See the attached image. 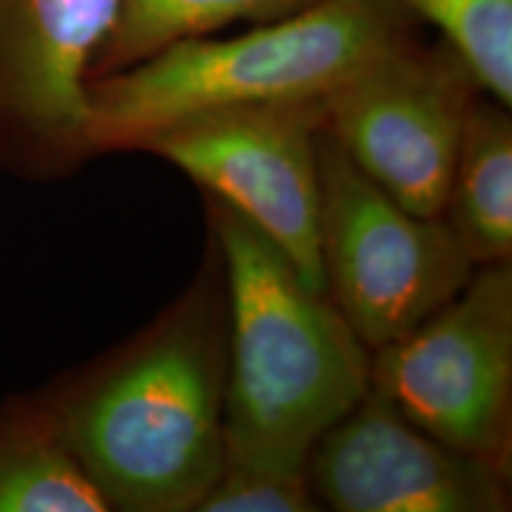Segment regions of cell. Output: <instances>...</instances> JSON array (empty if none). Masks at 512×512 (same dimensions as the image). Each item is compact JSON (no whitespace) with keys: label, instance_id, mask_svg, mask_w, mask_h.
<instances>
[{"label":"cell","instance_id":"obj_1","mask_svg":"<svg viewBox=\"0 0 512 512\" xmlns=\"http://www.w3.org/2000/svg\"><path fill=\"white\" fill-rule=\"evenodd\" d=\"M226 387V268L207 230L174 302L38 394L110 510L195 512L226 458Z\"/></svg>","mask_w":512,"mask_h":512},{"label":"cell","instance_id":"obj_2","mask_svg":"<svg viewBox=\"0 0 512 512\" xmlns=\"http://www.w3.org/2000/svg\"><path fill=\"white\" fill-rule=\"evenodd\" d=\"M202 197L228 287L223 460L306 472L318 439L370 389V351L283 249L219 197Z\"/></svg>","mask_w":512,"mask_h":512},{"label":"cell","instance_id":"obj_3","mask_svg":"<svg viewBox=\"0 0 512 512\" xmlns=\"http://www.w3.org/2000/svg\"><path fill=\"white\" fill-rule=\"evenodd\" d=\"M399 0H313L233 38L176 41L121 72L88 81L93 157L192 114L242 105L325 100L377 55L418 36Z\"/></svg>","mask_w":512,"mask_h":512},{"label":"cell","instance_id":"obj_4","mask_svg":"<svg viewBox=\"0 0 512 512\" xmlns=\"http://www.w3.org/2000/svg\"><path fill=\"white\" fill-rule=\"evenodd\" d=\"M316 152L325 294L375 351L451 302L475 264L444 216L413 214L396 202L325 128Z\"/></svg>","mask_w":512,"mask_h":512},{"label":"cell","instance_id":"obj_5","mask_svg":"<svg viewBox=\"0 0 512 512\" xmlns=\"http://www.w3.org/2000/svg\"><path fill=\"white\" fill-rule=\"evenodd\" d=\"M370 389L441 444L512 472V261L370 351Z\"/></svg>","mask_w":512,"mask_h":512},{"label":"cell","instance_id":"obj_6","mask_svg":"<svg viewBox=\"0 0 512 512\" xmlns=\"http://www.w3.org/2000/svg\"><path fill=\"white\" fill-rule=\"evenodd\" d=\"M475 76L446 41L408 38L323 100V128L358 169L420 216H441Z\"/></svg>","mask_w":512,"mask_h":512},{"label":"cell","instance_id":"obj_7","mask_svg":"<svg viewBox=\"0 0 512 512\" xmlns=\"http://www.w3.org/2000/svg\"><path fill=\"white\" fill-rule=\"evenodd\" d=\"M323 100L223 107L192 114L140 140L259 228L306 285L325 292L320 268L316 140Z\"/></svg>","mask_w":512,"mask_h":512},{"label":"cell","instance_id":"obj_8","mask_svg":"<svg viewBox=\"0 0 512 512\" xmlns=\"http://www.w3.org/2000/svg\"><path fill=\"white\" fill-rule=\"evenodd\" d=\"M117 0H0V171L67 181L93 159L88 81Z\"/></svg>","mask_w":512,"mask_h":512},{"label":"cell","instance_id":"obj_9","mask_svg":"<svg viewBox=\"0 0 512 512\" xmlns=\"http://www.w3.org/2000/svg\"><path fill=\"white\" fill-rule=\"evenodd\" d=\"M306 479L337 512L510 510V470L441 444L375 389L318 439Z\"/></svg>","mask_w":512,"mask_h":512},{"label":"cell","instance_id":"obj_10","mask_svg":"<svg viewBox=\"0 0 512 512\" xmlns=\"http://www.w3.org/2000/svg\"><path fill=\"white\" fill-rule=\"evenodd\" d=\"M441 216L475 268L512 261V117L486 93L467 117Z\"/></svg>","mask_w":512,"mask_h":512},{"label":"cell","instance_id":"obj_11","mask_svg":"<svg viewBox=\"0 0 512 512\" xmlns=\"http://www.w3.org/2000/svg\"><path fill=\"white\" fill-rule=\"evenodd\" d=\"M0 512H110L41 394L0 406Z\"/></svg>","mask_w":512,"mask_h":512},{"label":"cell","instance_id":"obj_12","mask_svg":"<svg viewBox=\"0 0 512 512\" xmlns=\"http://www.w3.org/2000/svg\"><path fill=\"white\" fill-rule=\"evenodd\" d=\"M313 0H117L91 81L147 60L176 41L209 36L233 22H273Z\"/></svg>","mask_w":512,"mask_h":512},{"label":"cell","instance_id":"obj_13","mask_svg":"<svg viewBox=\"0 0 512 512\" xmlns=\"http://www.w3.org/2000/svg\"><path fill=\"white\" fill-rule=\"evenodd\" d=\"M441 31L486 95L512 105V0H399Z\"/></svg>","mask_w":512,"mask_h":512},{"label":"cell","instance_id":"obj_14","mask_svg":"<svg viewBox=\"0 0 512 512\" xmlns=\"http://www.w3.org/2000/svg\"><path fill=\"white\" fill-rule=\"evenodd\" d=\"M306 472H275L223 460L219 477L195 512H316Z\"/></svg>","mask_w":512,"mask_h":512}]
</instances>
